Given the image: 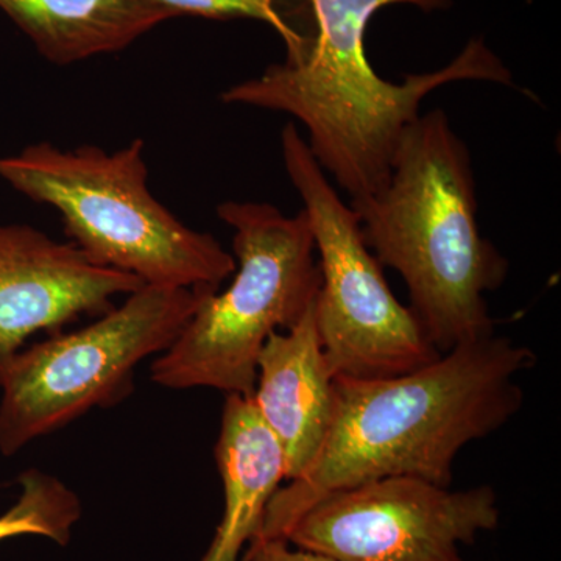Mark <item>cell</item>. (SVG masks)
Wrapping results in <instances>:
<instances>
[{
	"label": "cell",
	"mask_w": 561,
	"mask_h": 561,
	"mask_svg": "<svg viewBox=\"0 0 561 561\" xmlns=\"http://www.w3.org/2000/svg\"><path fill=\"white\" fill-rule=\"evenodd\" d=\"M280 153L319 253L313 320L335 378H390L437 360L442 354L419 319L390 290L359 216L342 201L294 122L280 131Z\"/></svg>",
	"instance_id": "obj_7"
},
{
	"label": "cell",
	"mask_w": 561,
	"mask_h": 561,
	"mask_svg": "<svg viewBox=\"0 0 561 561\" xmlns=\"http://www.w3.org/2000/svg\"><path fill=\"white\" fill-rule=\"evenodd\" d=\"M241 561H335L321 553L290 549L286 540L257 541L250 545Z\"/></svg>",
	"instance_id": "obj_15"
},
{
	"label": "cell",
	"mask_w": 561,
	"mask_h": 561,
	"mask_svg": "<svg viewBox=\"0 0 561 561\" xmlns=\"http://www.w3.org/2000/svg\"><path fill=\"white\" fill-rule=\"evenodd\" d=\"M205 289L144 284L94 323L14 354L0 376V453L127 397L135 368L175 342Z\"/></svg>",
	"instance_id": "obj_6"
},
{
	"label": "cell",
	"mask_w": 561,
	"mask_h": 561,
	"mask_svg": "<svg viewBox=\"0 0 561 561\" xmlns=\"http://www.w3.org/2000/svg\"><path fill=\"white\" fill-rule=\"evenodd\" d=\"M348 205L368 249L404 280L409 308L438 353L494 334L485 295L505 283L508 261L479 230L470 149L445 111L420 114L386 186Z\"/></svg>",
	"instance_id": "obj_3"
},
{
	"label": "cell",
	"mask_w": 561,
	"mask_h": 561,
	"mask_svg": "<svg viewBox=\"0 0 561 561\" xmlns=\"http://www.w3.org/2000/svg\"><path fill=\"white\" fill-rule=\"evenodd\" d=\"M175 16L208 18V20H256L271 25L286 44L287 57H294L305 46L309 35L291 21L286 0H151Z\"/></svg>",
	"instance_id": "obj_14"
},
{
	"label": "cell",
	"mask_w": 561,
	"mask_h": 561,
	"mask_svg": "<svg viewBox=\"0 0 561 561\" xmlns=\"http://www.w3.org/2000/svg\"><path fill=\"white\" fill-rule=\"evenodd\" d=\"M142 286L138 276L103 267L72 242L28 225L0 227V376L31 335L101 317L114 298Z\"/></svg>",
	"instance_id": "obj_9"
},
{
	"label": "cell",
	"mask_w": 561,
	"mask_h": 561,
	"mask_svg": "<svg viewBox=\"0 0 561 561\" xmlns=\"http://www.w3.org/2000/svg\"><path fill=\"white\" fill-rule=\"evenodd\" d=\"M500 518L493 486L451 490L400 476L323 497L286 541L335 561H463L459 546Z\"/></svg>",
	"instance_id": "obj_8"
},
{
	"label": "cell",
	"mask_w": 561,
	"mask_h": 561,
	"mask_svg": "<svg viewBox=\"0 0 561 561\" xmlns=\"http://www.w3.org/2000/svg\"><path fill=\"white\" fill-rule=\"evenodd\" d=\"M535 362L527 346L493 334L405 375L335 378L323 448L301 478L273 494L253 542L286 540L323 497L379 479L405 476L451 486L461 449L522 411L518 378Z\"/></svg>",
	"instance_id": "obj_1"
},
{
	"label": "cell",
	"mask_w": 561,
	"mask_h": 561,
	"mask_svg": "<svg viewBox=\"0 0 561 561\" xmlns=\"http://www.w3.org/2000/svg\"><path fill=\"white\" fill-rule=\"evenodd\" d=\"M217 216L234 230V278L225 291L203 290L194 316L151 365V381L251 398L262 346L294 328L319 294L316 243L302 209L287 217L271 203L225 202Z\"/></svg>",
	"instance_id": "obj_5"
},
{
	"label": "cell",
	"mask_w": 561,
	"mask_h": 561,
	"mask_svg": "<svg viewBox=\"0 0 561 561\" xmlns=\"http://www.w3.org/2000/svg\"><path fill=\"white\" fill-rule=\"evenodd\" d=\"M144 140L108 153L49 142L0 157V179L60 213L73 245L103 267L147 286L219 289L236 272L231 253L209 232L186 227L147 186Z\"/></svg>",
	"instance_id": "obj_4"
},
{
	"label": "cell",
	"mask_w": 561,
	"mask_h": 561,
	"mask_svg": "<svg viewBox=\"0 0 561 561\" xmlns=\"http://www.w3.org/2000/svg\"><path fill=\"white\" fill-rule=\"evenodd\" d=\"M20 485V500L0 515V541L39 535L68 545L73 524L81 515L79 496L60 479L39 470L22 472Z\"/></svg>",
	"instance_id": "obj_13"
},
{
	"label": "cell",
	"mask_w": 561,
	"mask_h": 561,
	"mask_svg": "<svg viewBox=\"0 0 561 561\" xmlns=\"http://www.w3.org/2000/svg\"><path fill=\"white\" fill-rule=\"evenodd\" d=\"M0 10L55 65L119 51L176 18L151 0H0Z\"/></svg>",
	"instance_id": "obj_12"
},
{
	"label": "cell",
	"mask_w": 561,
	"mask_h": 561,
	"mask_svg": "<svg viewBox=\"0 0 561 561\" xmlns=\"http://www.w3.org/2000/svg\"><path fill=\"white\" fill-rule=\"evenodd\" d=\"M313 28L294 57L256 79L221 92L227 105L286 113L308 130V146L350 201L386 186L402 135L432 91L454 81L515 87L511 69L482 39L445 68L411 73L401 83L381 79L365 51V33L379 10L409 3L431 13L451 0H306Z\"/></svg>",
	"instance_id": "obj_2"
},
{
	"label": "cell",
	"mask_w": 561,
	"mask_h": 561,
	"mask_svg": "<svg viewBox=\"0 0 561 561\" xmlns=\"http://www.w3.org/2000/svg\"><path fill=\"white\" fill-rule=\"evenodd\" d=\"M334 379L312 302L294 328L273 332L262 346L251 394L283 448L286 481L301 478L323 448L334 411Z\"/></svg>",
	"instance_id": "obj_10"
},
{
	"label": "cell",
	"mask_w": 561,
	"mask_h": 561,
	"mask_svg": "<svg viewBox=\"0 0 561 561\" xmlns=\"http://www.w3.org/2000/svg\"><path fill=\"white\" fill-rule=\"evenodd\" d=\"M214 454L225 511L202 561H241L243 548L260 535L268 502L286 481V457L253 400L234 393L227 394Z\"/></svg>",
	"instance_id": "obj_11"
}]
</instances>
